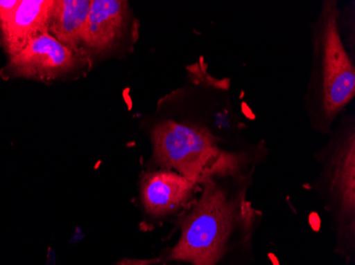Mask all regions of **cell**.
<instances>
[{
    "label": "cell",
    "instance_id": "obj_2",
    "mask_svg": "<svg viewBox=\"0 0 355 265\" xmlns=\"http://www.w3.org/2000/svg\"><path fill=\"white\" fill-rule=\"evenodd\" d=\"M340 3L324 0L311 23V68L303 104L311 129L328 136L355 98V61L337 25Z\"/></svg>",
    "mask_w": 355,
    "mask_h": 265
},
{
    "label": "cell",
    "instance_id": "obj_1",
    "mask_svg": "<svg viewBox=\"0 0 355 265\" xmlns=\"http://www.w3.org/2000/svg\"><path fill=\"white\" fill-rule=\"evenodd\" d=\"M254 167L209 175L180 220L181 235L168 260L216 265L233 245L248 242L260 213L247 200Z\"/></svg>",
    "mask_w": 355,
    "mask_h": 265
},
{
    "label": "cell",
    "instance_id": "obj_7",
    "mask_svg": "<svg viewBox=\"0 0 355 265\" xmlns=\"http://www.w3.org/2000/svg\"><path fill=\"white\" fill-rule=\"evenodd\" d=\"M199 186L166 169L146 172L141 181V201L151 218H164L191 203Z\"/></svg>",
    "mask_w": 355,
    "mask_h": 265
},
{
    "label": "cell",
    "instance_id": "obj_11",
    "mask_svg": "<svg viewBox=\"0 0 355 265\" xmlns=\"http://www.w3.org/2000/svg\"><path fill=\"white\" fill-rule=\"evenodd\" d=\"M21 0H0V25L8 21L19 7Z\"/></svg>",
    "mask_w": 355,
    "mask_h": 265
},
{
    "label": "cell",
    "instance_id": "obj_5",
    "mask_svg": "<svg viewBox=\"0 0 355 265\" xmlns=\"http://www.w3.org/2000/svg\"><path fill=\"white\" fill-rule=\"evenodd\" d=\"M87 53L81 48L63 45L49 33L32 41L17 55L9 57L0 75L40 82H53L85 65Z\"/></svg>",
    "mask_w": 355,
    "mask_h": 265
},
{
    "label": "cell",
    "instance_id": "obj_3",
    "mask_svg": "<svg viewBox=\"0 0 355 265\" xmlns=\"http://www.w3.org/2000/svg\"><path fill=\"white\" fill-rule=\"evenodd\" d=\"M150 140L153 158L159 169L179 173L197 186L209 175L255 165L265 152L263 141L247 150H225L214 137L171 117L153 123Z\"/></svg>",
    "mask_w": 355,
    "mask_h": 265
},
{
    "label": "cell",
    "instance_id": "obj_8",
    "mask_svg": "<svg viewBox=\"0 0 355 265\" xmlns=\"http://www.w3.org/2000/svg\"><path fill=\"white\" fill-rule=\"evenodd\" d=\"M53 5L55 0H21L11 17L0 25L1 44L9 57L48 33Z\"/></svg>",
    "mask_w": 355,
    "mask_h": 265
},
{
    "label": "cell",
    "instance_id": "obj_10",
    "mask_svg": "<svg viewBox=\"0 0 355 265\" xmlns=\"http://www.w3.org/2000/svg\"><path fill=\"white\" fill-rule=\"evenodd\" d=\"M337 25L343 44L355 61V3L353 0L345 7L340 8V6Z\"/></svg>",
    "mask_w": 355,
    "mask_h": 265
},
{
    "label": "cell",
    "instance_id": "obj_9",
    "mask_svg": "<svg viewBox=\"0 0 355 265\" xmlns=\"http://www.w3.org/2000/svg\"><path fill=\"white\" fill-rule=\"evenodd\" d=\"M91 5L92 0H55L48 33L63 45L80 48Z\"/></svg>",
    "mask_w": 355,
    "mask_h": 265
},
{
    "label": "cell",
    "instance_id": "obj_6",
    "mask_svg": "<svg viewBox=\"0 0 355 265\" xmlns=\"http://www.w3.org/2000/svg\"><path fill=\"white\" fill-rule=\"evenodd\" d=\"M139 21L125 0H92L83 43L96 53L129 51L137 42Z\"/></svg>",
    "mask_w": 355,
    "mask_h": 265
},
{
    "label": "cell",
    "instance_id": "obj_4",
    "mask_svg": "<svg viewBox=\"0 0 355 265\" xmlns=\"http://www.w3.org/2000/svg\"><path fill=\"white\" fill-rule=\"evenodd\" d=\"M314 158L320 165L314 188L326 209L342 250L355 241V116L343 113Z\"/></svg>",
    "mask_w": 355,
    "mask_h": 265
}]
</instances>
